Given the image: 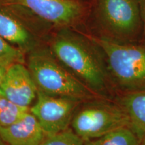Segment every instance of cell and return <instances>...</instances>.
<instances>
[{
    "instance_id": "cell-5",
    "label": "cell",
    "mask_w": 145,
    "mask_h": 145,
    "mask_svg": "<svg viewBox=\"0 0 145 145\" xmlns=\"http://www.w3.org/2000/svg\"><path fill=\"white\" fill-rule=\"evenodd\" d=\"M0 6L23 20L24 16L57 26L72 24L80 18L82 6L75 0H0Z\"/></svg>"
},
{
    "instance_id": "cell-1",
    "label": "cell",
    "mask_w": 145,
    "mask_h": 145,
    "mask_svg": "<svg viewBox=\"0 0 145 145\" xmlns=\"http://www.w3.org/2000/svg\"><path fill=\"white\" fill-rule=\"evenodd\" d=\"M50 50L61 64L94 93L106 89L107 74L102 61L93 46L82 36L63 29L52 39Z\"/></svg>"
},
{
    "instance_id": "cell-4",
    "label": "cell",
    "mask_w": 145,
    "mask_h": 145,
    "mask_svg": "<svg viewBox=\"0 0 145 145\" xmlns=\"http://www.w3.org/2000/svg\"><path fill=\"white\" fill-rule=\"evenodd\" d=\"M71 125L85 142L121 127L130 126L128 115L122 107L103 101L89 103L77 110Z\"/></svg>"
},
{
    "instance_id": "cell-9",
    "label": "cell",
    "mask_w": 145,
    "mask_h": 145,
    "mask_svg": "<svg viewBox=\"0 0 145 145\" xmlns=\"http://www.w3.org/2000/svg\"><path fill=\"white\" fill-rule=\"evenodd\" d=\"M0 36L24 52L38 48L36 36L19 16L0 6Z\"/></svg>"
},
{
    "instance_id": "cell-13",
    "label": "cell",
    "mask_w": 145,
    "mask_h": 145,
    "mask_svg": "<svg viewBox=\"0 0 145 145\" xmlns=\"http://www.w3.org/2000/svg\"><path fill=\"white\" fill-rule=\"evenodd\" d=\"M30 111V107L20 106L0 95V127L15 124Z\"/></svg>"
},
{
    "instance_id": "cell-7",
    "label": "cell",
    "mask_w": 145,
    "mask_h": 145,
    "mask_svg": "<svg viewBox=\"0 0 145 145\" xmlns=\"http://www.w3.org/2000/svg\"><path fill=\"white\" fill-rule=\"evenodd\" d=\"M81 101L52 96L38 90L35 104L30 112L39 121L46 136L67 129Z\"/></svg>"
},
{
    "instance_id": "cell-11",
    "label": "cell",
    "mask_w": 145,
    "mask_h": 145,
    "mask_svg": "<svg viewBox=\"0 0 145 145\" xmlns=\"http://www.w3.org/2000/svg\"><path fill=\"white\" fill-rule=\"evenodd\" d=\"M130 120V127L141 138L145 137V89L127 92L120 99Z\"/></svg>"
},
{
    "instance_id": "cell-15",
    "label": "cell",
    "mask_w": 145,
    "mask_h": 145,
    "mask_svg": "<svg viewBox=\"0 0 145 145\" xmlns=\"http://www.w3.org/2000/svg\"><path fill=\"white\" fill-rule=\"evenodd\" d=\"M16 63H24V52L0 36V64L10 67Z\"/></svg>"
},
{
    "instance_id": "cell-3",
    "label": "cell",
    "mask_w": 145,
    "mask_h": 145,
    "mask_svg": "<svg viewBox=\"0 0 145 145\" xmlns=\"http://www.w3.org/2000/svg\"><path fill=\"white\" fill-rule=\"evenodd\" d=\"M108 68L118 84L128 92L145 89V46L124 44L108 38H96Z\"/></svg>"
},
{
    "instance_id": "cell-16",
    "label": "cell",
    "mask_w": 145,
    "mask_h": 145,
    "mask_svg": "<svg viewBox=\"0 0 145 145\" xmlns=\"http://www.w3.org/2000/svg\"><path fill=\"white\" fill-rule=\"evenodd\" d=\"M9 67L5 66V65L0 64V88H1V83H2L3 79H4L5 74H6L7 70H8ZM0 95H2V92H1V88H0Z\"/></svg>"
},
{
    "instance_id": "cell-6",
    "label": "cell",
    "mask_w": 145,
    "mask_h": 145,
    "mask_svg": "<svg viewBox=\"0 0 145 145\" xmlns=\"http://www.w3.org/2000/svg\"><path fill=\"white\" fill-rule=\"evenodd\" d=\"M96 12L101 26L120 39L136 35L142 23L138 0H97Z\"/></svg>"
},
{
    "instance_id": "cell-14",
    "label": "cell",
    "mask_w": 145,
    "mask_h": 145,
    "mask_svg": "<svg viewBox=\"0 0 145 145\" xmlns=\"http://www.w3.org/2000/svg\"><path fill=\"white\" fill-rule=\"evenodd\" d=\"M85 141L72 130L66 129L59 133L46 136L40 145H84Z\"/></svg>"
},
{
    "instance_id": "cell-17",
    "label": "cell",
    "mask_w": 145,
    "mask_h": 145,
    "mask_svg": "<svg viewBox=\"0 0 145 145\" xmlns=\"http://www.w3.org/2000/svg\"><path fill=\"white\" fill-rule=\"evenodd\" d=\"M138 1L139 6H140L142 24L144 25L145 30V0H138Z\"/></svg>"
},
{
    "instance_id": "cell-19",
    "label": "cell",
    "mask_w": 145,
    "mask_h": 145,
    "mask_svg": "<svg viewBox=\"0 0 145 145\" xmlns=\"http://www.w3.org/2000/svg\"><path fill=\"white\" fill-rule=\"evenodd\" d=\"M140 145H145V137H144L141 139Z\"/></svg>"
},
{
    "instance_id": "cell-8",
    "label": "cell",
    "mask_w": 145,
    "mask_h": 145,
    "mask_svg": "<svg viewBox=\"0 0 145 145\" xmlns=\"http://www.w3.org/2000/svg\"><path fill=\"white\" fill-rule=\"evenodd\" d=\"M2 95L20 106L30 107L37 97L38 89L24 63L11 65L1 86Z\"/></svg>"
},
{
    "instance_id": "cell-2",
    "label": "cell",
    "mask_w": 145,
    "mask_h": 145,
    "mask_svg": "<svg viewBox=\"0 0 145 145\" xmlns=\"http://www.w3.org/2000/svg\"><path fill=\"white\" fill-rule=\"evenodd\" d=\"M28 68L38 90L47 95L81 101L95 94L61 64L50 50L38 47L30 52Z\"/></svg>"
},
{
    "instance_id": "cell-18",
    "label": "cell",
    "mask_w": 145,
    "mask_h": 145,
    "mask_svg": "<svg viewBox=\"0 0 145 145\" xmlns=\"http://www.w3.org/2000/svg\"><path fill=\"white\" fill-rule=\"evenodd\" d=\"M0 145H8L6 142L3 140V138H1V135H0Z\"/></svg>"
},
{
    "instance_id": "cell-10",
    "label": "cell",
    "mask_w": 145,
    "mask_h": 145,
    "mask_svg": "<svg viewBox=\"0 0 145 145\" xmlns=\"http://www.w3.org/2000/svg\"><path fill=\"white\" fill-rule=\"evenodd\" d=\"M0 135L8 145H40L46 137L30 111L15 124L0 127Z\"/></svg>"
},
{
    "instance_id": "cell-12",
    "label": "cell",
    "mask_w": 145,
    "mask_h": 145,
    "mask_svg": "<svg viewBox=\"0 0 145 145\" xmlns=\"http://www.w3.org/2000/svg\"><path fill=\"white\" fill-rule=\"evenodd\" d=\"M141 138L131 127L124 126L101 137L85 142L84 145H140Z\"/></svg>"
}]
</instances>
